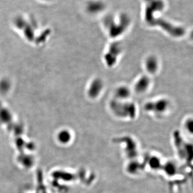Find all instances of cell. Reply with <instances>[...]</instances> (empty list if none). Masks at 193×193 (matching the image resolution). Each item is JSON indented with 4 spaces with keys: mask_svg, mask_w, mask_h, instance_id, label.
Returning a JSON list of instances; mask_svg holds the SVG:
<instances>
[{
    "mask_svg": "<svg viewBox=\"0 0 193 193\" xmlns=\"http://www.w3.org/2000/svg\"><path fill=\"white\" fill-rule=\"evenodd\" d=\"M110 107L115 114L121 117H129L133 118L136 115V108L131 102L113 100L111 102Z\"/></svg>",
    "mask_w": 193,
    "mask_h": 193,
    "instance_id": "6da1fadb",
    "label": "cell"
},
{
    "mask_svg": "<svg viewBox=\"0 0 193 193\" xmlns=\"http://www.w3.org/2000/svg\"><path fill=\"white\" fill-rule=\"evenodd\" d=\"M169 102L166 99H160L155 101L149 102L145 104V109L148 111L157 114L163 113L168 110Z\"/></svg>",
    "mask_w": 193,
    "mask_h": 193,
    "instance_id": "7a4b0ae2",
    "label": "cell"
},
{
    "mask_svg": "<svg viewBox=\"0 0 193 193\" xmlns=\"http://www.w3.org/2000/svg\"><path fill=\"white\" fill-rule=\"evenodd\" d=\"M121 48L117 43L112 45L105 55V59L109 65H112L115 62L117 57L120 53Z\"/></svg>",
    "mask_w": 193,
    "mask_h": 193,
    "instance_id": "3957f363",
    "label": "cell"
},
{
    "mask_svg": "<svg viewBox=\"0 0 193 193\" xmlns=\"http://www.w3.org/2000/svg\"><path fill=\"white\" fill-rule=\"evenodd\" d=\"M103 88L102 82L99 79H95L90 85L88 88V95L91 98H95L100 94Z\"/></svg>",
    "mask_w": 193,
    "mask_h": 193,
    "instance_id": "277c9868",
    "label": "cell"
},
{
    "mask_svg": "<svg viewBox=\"0 0 193 193\" xmlns=\"http://www.w3.org/2000/svg\"><path fill=\"white\" fill-rule=\"evenodd\" d=\"M150 84V81L147 76H142L135 84V91L138 93H143L147 90Z\"/></svg>",
    "mask_w": 193,
    "mask_h": 193,
    "instance_id": "5b68a950",
    "label": "cell"
},
{
    "mask_svg": "<svg viewBox=\"0 0 193 193\" xmlns=\"http://www.w3.org/2000/svg\"><path fill=\"white\" fill-rule=\"evenodd\" d=\"M158 61L154 56H150L145 62V68L150 74H155L158 70Z\"/></svg>",
    "mask_w": 193,
    "mask_h": 193,
    "instance_id": "8992f818",
    "label": "cell"
},
{
    "mask_svg": "<svg viewBox=\"0 0 193 193\" xmlns=\"http://www.w3.org/2000/svg\"><path fill=\"white\" fill-rule=\"evenodd\" d=\"M130 95V91L129 89L126 86H121L116 90L115 95L117 98L119 99H126L128 98Z\"/></svg>",
    "mask_w": 193,
    "mask_h": 193,
    "instance_id": "52a82bcc",
    "label": "cell"
},
{
    "mask_svg": "<svg viewBox=\"0 0 193 193\" xmlns=\"http://www.w3.org/2000/svg\"><path fill=\"white\" fill-rule=\"evenodd\" d=\"M10 83L7 79H4L0 82V92L5 93L7 92L10 88Z\"/></svg>",
    "mask_w": 193,
    "mask_h": 193,
    "instance_id": "ba28073f",
    "label": "cell"
},
{
    "mask_svg": "<svg viewBox=\"0 0 193 193\" xmlns=\"http://www.w3.org/2000/svg\"><path fill=\"white\" fill-rule=\"evenodd\" d=\"M58 138L60 141L63 143H65L68 142L70 140L71 135L70 133L67 130H63L59 133Z\"/></svg>",
    "mask_w": 193,
    "mask_h": 193,
    "instance_id": "9c48e42d",
    "label": "cell"
}]
</instances>
